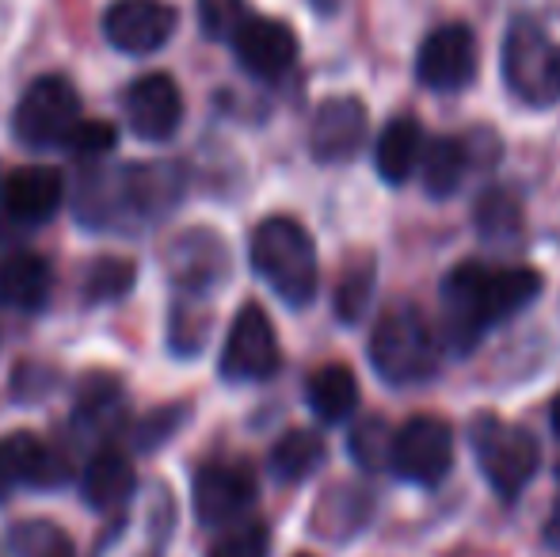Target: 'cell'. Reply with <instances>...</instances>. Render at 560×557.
<instances>
[{
	"label": "cell",
	"instance_id": "obj_1",
	"mask_svg": "<svg viewBox=\"0 0 560 557\" xmlns=\"http://www.w3.org/2000/svg\"><path fill=\"white\" fill-rule=\"evenodd\" d=\"M541 276L534 268H492L465 260L443 282V328L454 351H469L500 321L523 313L538 298Z\"/></svg>",
	"mask_w": 560,
	"mask_h": 557
},
{
	"label": "cell",
	"instance_id": "obj_17",
	"mask_svg": "<svg viewBox=\"0 0 560 557\" xmlns=\"http://www.w3.org/2000/svg\"><path fill=\"white\" fill-rule=\"evenodd\" d=\"M366 146V107L354 96H332L313 112L310 153L320 164H343Z\"/></svg>",
	"mask_w": 560,
	"mask_h": 557
},
{
	"label": "cell",
	"instance_id": "obj_23",
	"mask_svg": "<svg viewBox=\"0 0 560 557\" xmlns=\"http://www.w3.org/2000/svg\"><path fill=\"white\" fill-rule=\"evenodd\" d=\"M320 462H325V439L310 428H294L271 446L267 466H271V474L279 477V481L294 485V481H305V477L317 474Z\"/></svg>",
	"mask_w": 560,
	"mask_h": 557
},
{
	"label": "cell",
	"instance_id": "obj_28",
	"mask_svg": "<svg viewBox=\"0 0 560 557\" xmlns=\"http://www.w3.org/2000/svg\"><path fill=\"white\" fill-rule=\"evenodd\" d=\"M271 554V531L259 520H244L225 527L214 538V546L207 550V557H267Z\"/></svg>",
	"mask_w": 560,
	"mask_h": 557
},
{
	"label": "cell",
	"instance_id": "obj_37",
	"mask_svg": "<svg viewBox=\"0 0 560 557\" xmlns=\"http://www.w3.org/2000/svg\"><path fill=\"white\" fill-rule=\"evenodd\" d=\"M549 420H553V431H557V436H560V394H557L553 409H549Z\"/></svg>",
	"mask_w": 560,
	"mask_h": 557
},
{
	"label": "cell",
	"instance_id": "obj_9",
	"mask_svg": "<svg viewBox=\"0 0 560 557\" xmlns=\"http://www.w3.org/2000/svg\"><path fill=\"white\" fill-rule=\"evenodd\" d=\"M256 474L244 462H210L195 474L191 485L195 515L207 527H233L256 504Z\"/></svg>",
	"mask_w": 560,
	"mask_h": 557
},
{
	"label": "cell",
	"instance_id": "obj_13",
	"mask_svg": "<svg viewBox=\"0 0 560 557\" xmlns=\"http://www.w3.org/2000/svg\"><path fill=\"white\" fill-rule=\"evenodd\" d=\"M122 112L133 138L161 146V141L176 138L179 123H184V92L168 73H145L126 89Z\"/></svg>",
	"mask_w": 560,
	"mask_h": 557
},
{
	"label": "cell",
	"instance_id": "obj_38",
	"mask_svg": "<svg viewBox=\"0 0 560 557\" xmlns=\"http://www.w3.org/2000/svg\"><path fill=\"white\" fill-rule=\"evenodd\" d=\"M298 557H310V554H298Z\"/></svg>",
	"mask_w": 560,
	"mask_h": 557
},
{
	"label": "cell",
	"instance_id": "obj_30",
	"mask_svg": "<svg viewBox=\"0 0 560 557\" xmlns=\"http://www.w3.org/2000/svg\"><path fill=\"white\" fill-rule=\"evenodd\" d=\"M248 4L244 0H199V23L202 35L214 43H233L236 31L248 23Z\"/></svg>",
	"mask_w": 560,
	"mask_h": 557
},
{
	"label": "cell",
	"instance_id": "obj_5",
	"mask_svg": "<svg viewBox=\"0 0 560 557\" xmlns=\"http://www.w3.org/2000/svg\"><path fill=\"white\" fill-rule=\"evenodd\" d=\"M469 439L480 474H485V481L503 500H515L530 485V477L538 474L541 451H538V439L526 428H515V423L492 417V413H480L469 428Z\"/></svg>",
	"mask_w": 560,
	"mask_h": 557
},
{
	"label": "cell",
	"instance_id": "obj_24",
	"mask_svg": "<svg viewBox=\"0 0 560 557\" xmlns=\"http://www.w3.org/2000/svg\"><path fill=\"white\" fill-rule=\"evenodd\" d=\"M126 413V402H122V390H118L115 379L107 374H96L89 379V386L81 390L77 397V413H73V423L89 436H107V431L118 428Z\"/></svg>",
	"mask_w": 560,
	"mask_h": 557
},
{
	"label": "cell",
	"instance_id": "obj_32",
	"mask_svg": "<svg viewBox=\"0 0 560 557\" xmlns=\"http://www.w3.org/2000/svg\"><path fill=\"white\" fill-rule=\"evenodd\" d=\"M351 454H354V462H359L362 469L385 466V462H389V454H393V436H389V428H385V420L370 417V420L354 423Z\"/></svg>",
	"mask_w": 560,
	"mask_h": 557
},
{
	"label": "cell",
	"instance_id": "obj_8",
	"mask_svg": "<svg viewBox=\"0 0 560 557\" xmlns=\"http://www.w3.org/2000/svg\"><path fill=\"white\" fill-rule=\"evenodd\" d=\"M282 351L275 325L256 302H248L236 313L233 328L222 348V379L225 382H267L279 374Z\"/></svg>",
	"mask_w": 560,
	"mask_h": 557
},
{
	"label": "cell",
	"instance_id": "obj_4",
	"mask_svg": "<svg viewBox=\"0 0 560 557\" xmlns=\"http://www.w3.org/2000/svg\"><path fill=\"white\" fill-rule=\"evenodd\" d=\"M503 81L511 96L530 107H553L560 100V43L546 35L538 20L515 23L503 35Z\"/></svg>",
	"mask_w": 560,
	"mask_h": 557
},
{
	"label": "cell",
	"instance_id": "obj_34",
	"mask_svg": "<svg viewBox=\"0 0 560 557\" xmlns=\"http://www.w3.org/2000/svg\"><path fill=\"white\" fill-rule=\"evenodd\" d=\"M176 428H179V413L176 409H164L161 417H153V420L145 423V428L138 431V446H156L164 436H168V431H176Z\"/></svg>",
	"mask_w": 560,
	"mask_h": 557
},
{
	"label": "cell",
	"instance_id": "obj_26",
	"mask_svg": "<svg viewBox=\"0 0 560 557\" xmlns=\"http://www.w3.org/2000/svg\"><path fill=\"white\" fill-rule=\"evenodd\" d=\"M8 543H12L15 557H77L66 531L46 520H27L20 527H12Z\"/></svg>",
	"mask_w": 560,
	"mask_h": 557
},
{
	"label": "cell",
	"instance_id": "obj_11",
	"mask_svg": "<svg viewBox=\"0 0 560 557\" xmlns=\"http://www.w3.org/2000/svg\"><path fill=\"white\" fill-rule=\"evenodd\" d=\"M416 77L431 92H457L477 77V35L465 23H446L423 38Z\"/></svg>",
	"mask_w": 560,
	"mask_h": 557
},
{
	"label": "cell",
	"instance_id": "obj_31",
	"mask_svg": "<svg viewBox=\"0 0 560 557\" xmlns=\"http://www.w3.org/2000/svg\"><path fill=\"white\" fill-rule=\"evenodd\" d=\"M477 225L495 241L518 233V225H523L518 199H515V195H508V192H488L485 199H480V207H477Z\"/></svg>",
	"mask_w": 560,
	"mask_h": 557
},
{
	"label": "cell",
	"instance_id": "obj_10",
	"mask_svg": "<svg viewBox=\"0 0 560 557\" xmlns=\"http://www.w3.org/2000/svg\"><path fill=\"white\" fill-rule=\"evenodd\" d=\"M176 8L164 0H115L104 12V38L118 54L145 58V54L168 46V38L176 35Z\"/></svg>",
	"mask_w": 560,
	"mask_h": 557
},
{
	"label": "cell",
	"instance_id": "obj_14",
	"mask_svg": "<svg viewBox=\"0 0 560 557\" xmlns=\"http://www.w3.org/2000/svg\"><path fill=\"white\" fill-rule=\"evenodd\" d=\"M69 477L66 459L54 454L31 431H8L0 439V500H8L12 492L27 489H54Z\"/></svg>",
	"mask_w": 560,
	"mask_h": 557
},
{
	"label": "cell",
	"instance_id": "obj_18",
	"mask_svg": "<svg viewBox=\"0 0 560 557\" xmlns=\"http://www.w3.org/2000/svg\"><path fill=\"white\" fill-rule=\"evenodd\" d=\"M229 256L225 245L218 241V233L191 230L179 237V245L172 248V279L187 298H202L225 279Z\"/></svg>",
	"mask_w": 560,
	"mask_h": 557
},
{
	"label": "cell",
	"instance_id": "obj_12",
	"mask_svg": "<svg viewBox=\"0 0 560 557\" xmlns=\"http://www.w3.org/2000/svg\"><path fill=\"white\" fill-rule=\"evenodd\" d=\"M187 172L176 161H145L122 169V176L115 179L118 207L126 214L141 218V222H161L176 210V202L184 199Z\"/></svg>",
	"mask_w": 560,
	"mask_h": 557
},
{
	"label": "cell",
	"instance_id": "obj_27",
	"mask_svg": "<svg viewBox=\"0 0 560 557\" xmlns=\"http://www.w3.org/2000/svg\"><path fill=\"white\" fill-rule=\"evenodd\" d=\"M133 290V264L122 256H100L89 268V282H84V298L89 302H118L122 294Z\"/></svg>",
	"mask_w": 560,
	"mask_h": 557
},
{
	"label": "cell",
	"instance_id": "obj_25",
	"mask_svg": "<svg viewBox=\"0 0 560 557\" xmlns=\"http://www.w3.org/2000/svg\"><path fill=\"white\" fill-rule=\"evenodd\" d=\"M423 187L435 199H446L462 187L465 169H469V141L462 138H435L423 153Z\"/></svg>",
	"mask_w": 560,
	"mask_h": 557
},
{
	"label": "cell",
	"instance_id": "obj_19",
	"mask_svg": "<svg viewBox=\"0 0 560 557\" xmlns=\"http://www.w3.org/2000/svg\"><path fill=\"white\" fill-rule=\"evenodd\" d=\"M423 153H428V138H423V127L412 119V115H397V119L385 123V130L374 141V169L385 184H405L416 169L423 164Z\"/></svg>",
	"mask_w": 560,
	"mask_h": 557
},
{
	"label": "cell",
	"instance_id": "obj_33",
	"mask_svg": "<svg viewBox=\"0 0 560 557\" xmlns=\"http://www.w3.org/2000/svg\"><path fill=\"white\" fill-rule=\"evenodd\" d=\"M115 127L112 123H100V119H81V127L69 135L66 141V153H73V156H104V153H112L115 149Z\"/></svg>",
	"mask_w": 560,
	"mask_h": 557
},
{
	"label": "cell",
	"instance_id": "obj_20",
	"mask_svg": "<svg viewBox=\"0 0 560 557\" xmlns=\"http://www.w3.org/2000/svg\"><path fill=\"white\" fill-rule=\"evenodd\" d=\"M50 287L54 271L38 253H12L0 260V305L4 310H43L46 298H50Z\"/></svg>",
	"mask_w": 560,
	"mask_h": 557
},
{
	"label": "cell",
	"instance_id": "obj_29",
	"mask_svg": "<svg viewBox=\"0 0 560 557\" xmlns=\"http://www.w3.org/2000/svg\"><path fill=\"white\" fill-rule=\"evenodd\" d=\"M374 294V260H359L343 271L336 287V313L343 321H359Z\"/></svg>",
	"mask_w": 560,
	"mask_h": 557
},
{
	"label": "cell",
	"instance_id": "obj_35",
	"mask_svg": "<svg viewBox=\"0 0 560 557\" xmlns=\"http://www.w3.org/2000/svg\"><path fill=\"white\" fill-rule=\"evenodd\" d=\"M546 546L560 550V500L553 504V512H549V520H546Z\"/></svg>",
	"mask_w": 560,
	"mask_h": 557
},
{
	"label": "cell",
	"instance_id": "obj_6",
	"mask_svg": "<svg viewBox=\"0 0 560 557\" xmlns=\"http://www.w3.org/2000/svg\"><path fill=\"white\" fill-rule=\"evenodd\" d=\"M77 127H81V96L69 77L46 73L23 89L12 115V130L27 149H66Z\"/></svg>",
	"mask_w": 560,
	"mask_h": 557
},
{
	"label": "cell",
	"instance_id": "obj_16",
	"mask_svg": "<svg viewBox=\"0 0 560 557\" xmlns=\"http://www.w3.org/2000/svg\"><path fill=\"white\" fill-rule=\"evenodd\" d=\"M66 202V179L46 164H23L0 184V210L15 225H46Z\"/></svg>",
	"mask_w": 560,
	"mask_h": 557
},
{
	"label": "cell",
	"instance_id": "obj_2",
	"mask_svg": "<svg viewBox=\"0 0 560 557\" xmlns=\"http://www.w3.org/2000/svg\"><path fill=\"white\" fill-rule=\"evenodd\" d=\"M248 256L256 276L287 305L302 310L317 294V245L310 230L287 214L264 218L248 241Z\"/></svg>",
	"mask_w": 560,
	"mask_h": 557
},
{
	"label": "cell",
	"instance_id": "obj_15",
	"mask_svg": "<svg viewBox=\"0 0 560 557\" xmlns=\"http://www.w3.org/2000/svg\"><path fill=\"white\" fill-rule=\"evenodd\" d=\"M233 54L244 73L259 77V81H279L298 61V35L282 20L248 15V23L233 38Z\"/></svg>",
	"mask_w": 560,
	"mask_h": 557
},
{
	"label": "cell",
	"instance_id": "obj_21",
	"mask_svg": "<svg viewBox=\"0 0 560 557\" xmlns=\"http://www.w3.org/2000/svg\"><path fill=\"white\" fill-rule=\"evenodd\" d=\"M138 489V477H133V466L122 451H100L92 454V462L84 466V477H81V492L96 512H115L122 508L126 500L133 497Z\"/></svg>",
	"mask_w": 560,
	"mask_h": 557
},
{
	"label": "cell",
	"instance_id": "obj_3",
	"mask_svg": "<svg viewBox=\"0 0 560 557\" xmlns=\"http://www.w3.org/2000/svg\"><path fill=\"white\" fill-rule=\"evenodd\" d=\"M370 363L389 386H420L439 374V336L416 305L389 310L370 333Z\"/></svg>",
	"mask_w": 560,
	"mask_h": 557
},
{
	"label": "cell",
	"instance_id": "obj_22",
	"mask_svg": "<svg viewBox=\"0 0 560 557\" xmlns=\"http://www.w3.org/2000/svg\"><path fill=\"white\" fill-rule=\"evenodd\" d=\"M305 402L325 423H343L359 409V382L343 363H328L310 374L305 382Z\"/></svg>",
	"mask_w": 560,
	"mask_h": 557
},
{
	"label": "cell",
	"instance_id": "obj_7",
	"mask_svg": "<svg viewBox=\"0 0 560 557\" xmlns=\"http://www.w3.org/2000/svg\"><path fill=\"white\" fill-rule=\"evenodd\" d=\"M389 466L412 485H439L454 466V431L443 417H412L393 431Z\"/></svg>",
	"mask_w": 560,
	"mask_h": 557
},
{
	"label": "cell",
	"instance_id": "obj_36",
	"mask_svg": "<svg viewBox=\"0 0 560 557\" xmlns=\"http://www.w3.org/2000/svg\"><path fill=\"white\" fill-rule=\"evenodd\" d=\"M310 4L317 8V12L328 15V12H336V8H339V0H310Z\"/></svg>",
	"mask_w": 560,
	"mask_h": 557
}]
</instances>
